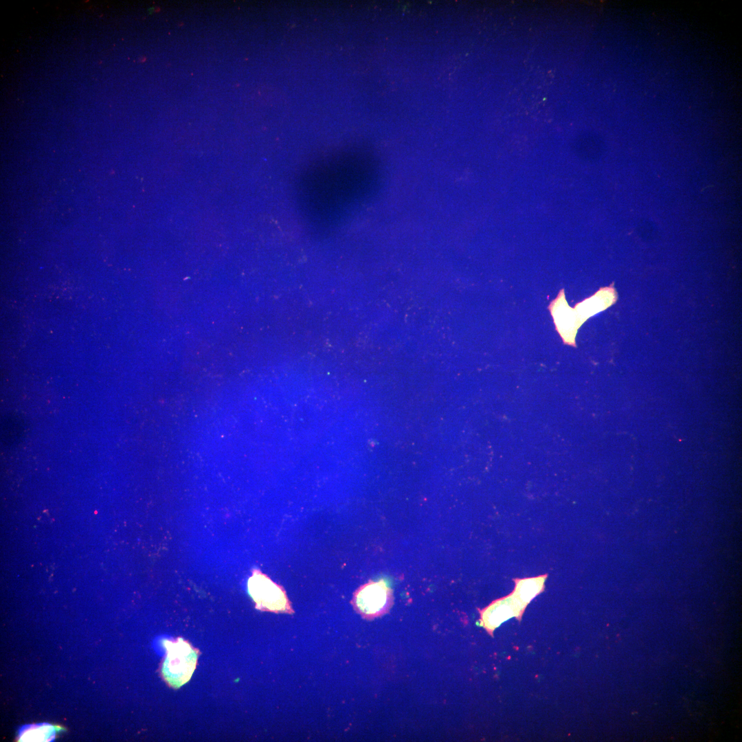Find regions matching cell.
Listing matches in <instances>:
<instances>
[{
    "label": "cell",
    "mask_w": 742,
    "mask_h": 742,
    "mask_svg": "<svg viewBox=\"0 0 742 742\" xmlns=\"http://www.w3.org/2000/svg\"><path fill=\"white\" fill-rule=\"evenodd\" d=\"M164 645L166 656L161 667L163 677L170 686L179 688L190 679L197 664L198 650L181 638L166 640Z\"/></svg>",
    "instance_id": "1"
},
{
    "label": "cell",
    "mask_w": 742,
    "mask_h": 742,
    "mask_svg": "<svg viewBox=\"0 0 742 742\" xmlns=\"http://www.w3.org/2000/svg\"><path fill=\"white\" fill-rule=\"evenodd\" d=\"M247 588L257 609L274 613H294L285 589L260 570H252Z\"/></svg>",
    "instance_id": "2"
},
{
    "label": "cell",
    "mask_w": 742,
    "mask_h": 742,
    "mask_svg": "<svg viewBox=\"0 0 742 742\" xmlns=\"http://www.w3.org/2000/svg\"><path fill=\"white\" fill-rule=\"evenodd\" d=\"M351 603L363 618L371 620L390 610L393 604L392 591L383 579L370 581L354 592Z\"/></svg>",
    "instance_id": "3"
},
{
    "label": "cell",
    "mask_w": 742,
    "mask_h": 742,
    "mask_svg": "<svg viewBox=\"0 0 742 742\" xmlns=\"http://www.w3.org/2000/svg\"><path fill=\"white\" fill-rule=\"evenodd\" d=\"M525 609L510 593L508 596L493 601L488 606L480 610V625L491 635L502 623L515 617L520 620Z\"/></svg>",
    "instance_id": "4"
},
{
    "label": "cell",
    "mask_w": 742,
    "mask_h": 742,
    "mask_svg": "<svg viewBox=\"0 0 742 742\" xmlns=\"http://www.w3.org/2000/svg\"><path fill=\"white\" fill-rule=\"evenodd\" d=\"M549 309L554 318L556 329L563 342L575 346V335L580 326L576 313H574L567 304L563 289L560 291L557 297L550 303Z\"/></svg>",
    "instance_id": "5"
},
{
    "label": "cell",
    "mask_w": 742,
    "mask_h": 742,
    "mask_svg": "<svg viewBox=\"0 0 742 742\" xmlns=\"http://www.w3.org/2000/svg\"><path fill=\"white\" fill-rule=\"evenodd\" d=\"M547 578L548 574H544L533 577L513 579L515 587L511 594L523 609H526L528 605L544 591Z\"/></svg>",
    "instance_id": "6"
}]
</instances>
